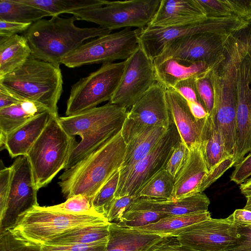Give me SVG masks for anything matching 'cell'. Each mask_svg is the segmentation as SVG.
Masks as SVG:
<instances>
[{"label":"cell","instance_id":"obj_1","mask_svg":"<svg viewBox=\"0 0 251 251\" xmlns=\"http://www.w3.org/2000/svg\"><path fill=\"white\" fill-rule=\"evenodd\" d=\"M126 143L121 131L72 167L65 170L58 184L69 199L81 195L92 201L100 188L117 171L123 161Z\"/></svg>","mask_w":251,"mask_h":251},{"label":"cell","instance_id":"obj_2","mask_svg":"<svg viewBox=\"0 0 251 251\" xmlns=\"http://www.w3.org/2000/svg\"><path fill=\"white\" fill-rule=\"evenodd\" d=\"M74 16L62 18L54 16L33 24L22 35L26 39L34 58L60 65L63 59L88 39L111 33V30L98 27H77Z\"/></svg>","mask_w":251,"mask_h":251},{"label":"cell","instance_id":"obj_3","mask_svg":"<svg viewBox=\"0 0 251 251\" xmlns=\"http://www.w3.org/2000/svg\"><path fill=\"white\" fill-rule=\"evenodd\" d=\"M63 83L59 65L31 55L21 67L0 78V84L20 98L40 104L55 116Z\"/></svg>","mask_w":251,"mask_h":251},{"label":"cell","instance_id":"obj_4","mask_svg":"<svg viewBox=\"0 0 251 251\" xmlns=\"http://www.w3.org/2000/svg\"><path fill=\"white\" fill-rule=\"evenodd\" d=\"M53 115L26 156L29 162L36 187L48 185L65 169L70 155L77 142L69 135Z\"/></svg>","mask_w":251,"mask_h":251},{"label":"cell","instance_id":"obj_5","mask_svg":"<svg viewBox=\"0 0 251 251\" xmlns=\"http://www.w3.org/2000/svg\"><path fill=\"white\" fill-rule=\"evenodd\" d=\"M109 223L98 213L69 214L35 206L18 218L10 228L15 233L40 245L74 228Z\"/></svg>","mask_w":251,"mask_h":251},{"label":"cell","instance_id":"obj_6","mask_svg":"<svg viewBox=\"0 0 251 251\" xmlns=\"http://www.w3.org/2000/svg\"><path fill=\"white\" fill-rule=\"evenodd\" d=\"M160 1L107 0L103 5L77 10L71 14L77 20L92 22L111 30L132 27L144 29L152 20Z\"/></svg>","mask_w":251,"mask_h":251},{"label":"cell","instance_id":"obj_7","mask_svg":"<svg viewBox=\"0 0 251 251\" xmlns=\"http://www.w3.org/2000/svg\"><path fill=\"white\" fill-rule=\"evenodd\" d=\"M142 29L125 28L83 44L67 55L61 64L73 68L84 65L112 63L128 58L140 47Z\"/></svg>","mask_w":251,"mask_h":251},{"label":"cell","instance_id":"obj_8","mask_svg":"<svg viewBox=\"0 0 251 251\" xmlns=\"http://www.w3.org/2000/svg\"><path fill=\"white\" fill-rule=\"evenodd\" d=\"M125 65L126 60L103 63L99 69L73 85L66 116L80 113L110 100L119 86Z\"/></svg>","mask_w":251,"mask_h":251},{"label":"cell","instance_id":"obj_9","mask_svg":"<svg viewBox=\"0 0 251 251\" xmlns=\"http://www.w3.org/2000/svg\"><path fill=\"white\" fill-rule=\"evenodd\" d=\"M231 32H201L173 40L153 59L154 65L167 59L176 58L202 62L211 67L224 57L226 41Z\"/></svg>","mask_w":251,"mask_h":251},{"label":"cell","instance_id":"obj_10","mask_svg":"<svg viewBox=\"0 0 251 251\" xmlns=\"http://www.w3.org/2000/svg\"><path fill=\"white\" fill-rule=\"evenodd\" d=\"M249 20L236 16L207 18L203 21L191 25L161 28L148 26L142 30L140 43L153 60L162 52L164 46L173 40L201 32H231Z\"/></svg>","mask_w":251,"mask_h":251},{"label":"cell","instance_id":"obj_11","mask_svg":"<svg viewBox=\"0 0 251 251\" xmlns=\"http://www.w3.org/2000/svg\"><path fill=\"white\" fill-rule=\"evenodd\" d=\"M156 81L153 60L140 45L126 60L121 80L109 102L131 107Z\"/></svg>","mask_w":251,"mask_h":251},{"label":"cell","instance_id":"obj_12","mask_svg":"<svg viewBox=\"0 0 251 251\" xmlns=\"http://www.w3.org/2000/svg\"><path fill=\"white\" fill-rule=\"evenodd\" d=\"M11 167L10 185L5 210L0 218V232L11 228L20 215L39 205L38 190L26 155L18 157Z\"/></svg>","mask_w":251,"mask_h":251},{"label":"cell","instance_id":"obj_13","mask_svg":"<svg viewBox=\"0 0 251 251\" xmlns=\"http://www.w3.org/2000/svg\"><path fill=\"white\" fill-rule=\"evenodd\" d=\"M171 123L166 88L156 82L128 111L121 134L126 143L133 135L147 127L168 129Z\"/></svg>","mask_w":251,"mask_h":251},{"label":"cell","instance_id":"obj_14","mask_svg":"<svg viewBox=\"0 0 251 251\" xmlns=\"http://www.w3.org/2000/svg\"><path fill=\"white\" fill-rule=\"evenodd\" d=\"M176 237L182 245L197 251H226L236 243L239 235L238 226L228 216L198 223Z\"/></svg>","mask_w":251,"mask_h":251},{"label":"cell","instance_id":"obj_15","mask_svg":"<svg viewBox=\"0 0 251 251\" xmlns=\"http://www.w3.org/2000/svg\"><path fill=\"white\" fill-rule=\"evenodd\" d=\"M181 141L171 119L166 133L151 151L134 166L115 198L125 195L136 196L143 186L156 173L164 169L175 146Z\"/></svg>","mask_w":251,"mask_h":251},{"label":"cell","instance_id":"obj_16","mask_svg":"<svg viewBox=\"0 0 251 251\" xmlns=\"http://www.w3.org/2000/svg\"><path fill=\"white\" fill-rule=\"evenodd\" d=\"M207 18L198 0H161L148 27L161 28L191 25Z\"/></svg>","mask_w":251,"mask_h":251},{"label":"cell","instance_id":"obj_17","mask_svg":"<svg viewBox=\"0 0 251 251\" xmlns=\"http://www.w3.org/2000/svg\"><path fill=\"white\" fill-rule=\"evenodd\" d=\"M127 112L126 108L109 102L75 115L59 117L58 121L69 135L81 137L106 123L126 114Z\"/></svg>","mask_w":251,"mask_h":251},{"label":"cell","instance_id":"obj_18","mask_svg":"<svg viewBox=\"0 0 251 251\" xmlns=\"http://www.w3.org/2000/svg\"><path fill=\"white\" fill-rule=\"evenodd\" d=\"M166 97L171 118L181 141L188 149L197 143H201L205 118L196 119L192 114L186 100L174 88H166Z\"/></svg>","mask_w":251,"mask_h":251},{"label":"cell","instance_id":"obj_19","mask_svg":"<svg viewBox=\"0 0 251 251\" xmlns=\"http://www.w3.org/2000/svg\"><path fill=\"white\" fill-rule=\"evenodd\" d=\"M236 141L234 166L251 152V81L236 84Z\"/></svg>","mask_w":251,"mask_h":251},{"label":"cell","instance_id":"obj_20","mask_svg":"<svg viewBox=\"0 0 251 251\" xmlns=\"http://www.w3.org/2000/svg\"><path fill=\"white\" fill-rule=\"evenodd\" d=\"M189 149L188 159L175 179L172 200H177L200 193L201 185L209 173L201 143H197Z\"/></svg>","mask_w":251,"mask_h":251},{"label":"cell","instance_id":"obj_21","mask_svg":"<svg viewBox=\"0 0 251 251\" xmlns=\"http://www.w3.org/2000/svg\"><path fill=\"white\" fill-rule=\"evenodd\" d=\"M168 129L159 126L147 127L133 135L126 142L125 153L119 169L120 177L117 190L124 184L137 163L151 151Z\"/></svg>","mask_w":251,"mask_h":251},{"label":"cell","instance_id":"obj_22","mask_svg":"<svg viewBox=\"0 0 251 251\" xmlns=\"http://www.w3.org/2000/svg\"><path fill=\"white\" fill-rule=\"evenodd\" d=\"M209 204V198L202 192L177 200L140 197L129 208L150 210L173 216L208 211Z\"/></svg>","mask_w":251,"mask_h":251},{"label":"cell","instance_id":"obj_23","mask_svg":"<svg viewBox=\"0 0 251 251\" xmlns=\"http://www.w3.org/2000/svg\"><path fill=\"white\" fill-rule=\"evenodd\" d=\"M164 238L112 222L106 251H151Z\"/></svg>","mask_w":251,"mask_h":251},{"label":"cell","instance_id":"obj_24","mask_svg":"<svg viewBox=\"0 0 251 251\" xmlns=\"http://www.w3.org/2000/svg\"><path fill=\"white\" fill-rule=\"evenodd\" d=\"M53 115L45 111L34 117L10 133L3 147L12 158L26 155Z\"/></svg>","mask_w":251,"mask_h":251},{"label":"cell","instance_id":"obj_25","mask_svg":"<svg viewBox=\"0 0 251 251\" xmlns=\"http://www.w3.org/2000/svg\"><path fill=\"white\" fill-rule=\"evenodd\" d=\"M154 67L156 81L169 88H174L180 80L200 76L210 67L202 62L171 58L154 65Z\"/></svg>","mask_w":251,"mask_h":251},{"label":"cell","instance_id":"obj_26","mask_svg":"<svg viewBox=\"0 0 251 251\" xmlns=\"http://www.w3.org/2000/svg\"><path fill=\"white\" fill-rule=\"evenodd\" d=\"M45 111H49L41 104L30 100H24L18 104L0 109L1 150L6 136L10 133L34 117Z\"/></svg>","mask_w":251,"mask_h":251},{"label":"cell","instance_id":"obj_27","mask_svg":"<svg viewBox=\"0 0 251 251\" xmlns=\"http://www.w3.org/2000/svg\"><path fill=\"white\" fill-rule=\"evenodd\" d=\"M201 146L209 173L224 160L233 156L226 152L221 132L208 114L202 127Z\"/></svg>","mask_w":251,"mask_h":251},{"label":"cell","instance_id":"obj_28","mask_svg":"<svg viewBox=\"0 0 251 251\" xmlns=\"http://www.w3.org/2000/svg\"><path fill=\"white\" fill-rule=\"evenodd\" d=\"M211 218L208 211L189 214L167 216L142 227L134 228L141 231L165 237H176L190 226Z\"/></svg>","mask_w":251,"mask_h":251},{"label":"cell","instance_id":"obj_29","mask_svg":"<svg viewBox=\"0 0 251 251\" xmlns=\"http://www.w3.org/2000/svg\"><path fill=\"white\" fill-rule=\"evenodd\" d=\"M30 55L27 41L22 35L0 42V78L21 67Z\"/></svg>","mask_w":251,"mask_h":251},{"label":"cell","instance_id":"obj_30","mask_svg":"<svg viewBox=\"0 0 251 251\" xmlns=\"http://www.w3.org/2000/svg\"><path fill=\"white\" fill-rule=\"evenodd\" d=\"M110 223L98 224L69 230L44 244H92L108 240Z\"/></svg>","mask_w":251,"mask_h":251},{"label":"cell","instance_id":"obj_31","mask_svg":"<svg viewBox=\"0 0 251 251\" xmlns=\"http://www.w3.org/2000/svg\"><path fill=\"white\" fill-rule=\"evenodd\" d=\"M49 16L52 15L18 0H0V20L32 24Z\"/></svg>","mask_w":251,"mask_h":251},{"label":"cell","instance_id":"obj_32","mask_svg":"<svg viewBox=\"0 0 251 251\" xmlns=\"http://www.w3.org/2000/svg\"><path fill=\"white\" fill-rule=\"evenodd\" d=\"M50 13L54 16L69 13L90 7L100 6L105 4L104 0H18Z\"/></svg>","mask_w":251,"mask_h":251},{"label":"cell","instance_id":"obj_33","mask_svg":"<svg viewBox=\"0 0 251 251\" xmlns=\"http://www.w3.org/2000/svg\"><path fill=\"white\" fill-rule=\"evenodd\" d=\"M175 179L164 169L153 176L140 189L137 198L172 200Z\"/></svg>","mask_w":251,"mask_h":251},{"label":"cell","instance_id":"obj_34","mask_svg":"<svg viewBox=\"0 0 251 251\" xmlns=\"http://www.w3.org/2000/svg\"><path fill=\"white\" fill-rule=\"evenodd\" d=\"M166 217L160 212L129 208L117 223L122 226L138 228L154 223Z\"/></svg>","mask_w":251,"mask_h":251},{"label":"cell","instance_id":"obj_35","mask_svg":"<svg viewBox=\"0 0 251 251\" xmlns=\"http://www.w3.org/2000/svg\"><path fill=\"white\" fill-rule=\"evenodd\" d=\"M119 177L120 172L118 171L100 188L92 201L94 210L105 218L109 207L115 198Z\"/></svg>","mask_w":251,"mask_h":251},{"label":"cell","instance_id":"obj_36","mask_svg":"<svg viewBox=\"0 0 251 251\" xmlns=\"http://www.w3.org/2000/svg\"><path fill=\"white\" fill-rule=\"evenodd\" d=\"M0 251H43L41 245L15 233L11 229L0 232Z\"/></svg>","mask_w":251,"mask_h":251},{"label":"cell","instance_id":"obj_37","mask_svg":"<svg viewBox=\"0 0 251 251\" xmlns=\"http://www.w3.org/2000/svg\"><path fill=\"white\" fill-rule=\"evenodd\" d=\"M43 207L49 211L69 214L97 213L92 207L91 200L81 195L71 197L60 204Z\"/></svg>","mask_w":251,"mask_h":251},{"label":"cell","instance_id":"obj_38","mask_svg":"<svg viewBox=\"0 0 251 251\" xmlns=\"http://www.w3.org/2000/svg\"><path fill=\"white\" fill-rule=\"evenodd\" d=\"M189 154V149L181 141L174 148L164 169L175 179L184 166Z\"/></svg>","mask_w":251,"mask_h":251},{"label":"cell","instance_id":"obj_39","mask_svg":"<svg viewBox=\"0 0 251 251\" xmlns=\"http://www.w3.org/2000/svg\"><path fill=\"white\" fill-rule=\"evenodd\" d=\"M209 70L196 77V84L201 104L207 113L210 114L214 107V94L208 75Z\"/></svg>","mask_w":251,"mask_h":251},{"label":"cell","instance_id":"obj_40","mask_svg":"<svg viewBox=\"0 0 251 251\" xmlns=\"http://www.w3.org/2000/svg\"><path fill=\"white\" fill-rule=\"evenodd\" d=\"M198 0L203 8L208 18L237 17L235 15L230 0Z\"/></svg>","mask_w":251,"mask_h":251},{"label":"cell","instance_id":"obj_41","mask_svg":"<svg viewBox=\"0 0 251 251\" xmlns=\"http://www.w3.org/2000/svg\"><path fill=\"white\" fill-rule=\"evenodd\" d=\"M137 199L138 198L136 196L129 195L114 198L109 207L105 217L107 221L109 223L114 221L118 223Z\"/></svg>","mask_w":251,"mask_h":251},{"label":"cell","instance_id":"obj_42","mask_svg":"<svg viewBox=\"0 0 251 251\" xmlns=\"http://www.w3.org/2000/svg\"><path fill=\"white\" fill-rule=\"evenodd\" d=\"M107 241L88 244H42L41 246L43 251H106Z\"/></svg>","mask_w":251,"mask_h":251},{"label":"cell","instance_id":"obj_43","mask_svg":"<svg viewBox=\"0 0 251 251\" xmlns=\"http://www.w3.org/2000/svg\"><path fill=\"white\" fill-rule=\"evenodd\" d=\"M196 78V77H190L180 80L173 88L179 93L187 101L196 102L202 105L197 89Z\"/></svg>","mask_w":251,"mask_h":251},{"label":"cell","instance_id":"obj_44","mask_svg":"<svg viewBox=\"0 0 251 251\" xmlns=\"http://www.w3.org/2000/svg\"><path fill=\"white\" fill-rule=\"evenodd\" d=\"M12 175L11 167L0 171V218L4 214L8 196Z\"/></svg>","mask_w":251,"mask_h":251},{"label":"cell","instance_id":"obj_45","mask_svg":"<svg viewBox=\"0 0 251 251\" xmlns=\"http://www.w3.org/2000/svg\"><path fill=\"white\" fill-rule=\"evenodd\" d=\"M31 25V24L0 20V42L18 33H24Z\"/></svg>","mask_w":251,"mask_h":251},{"label":"cell","instance_id":"obj_46","mask_svg":"<svg viewBox=\"0 0 251 251\" xmlns=\"http://www.w3.org/2000/svg\"><path fill=\"white\" fill-rule=\"evenodd\" d=\"M234 166V170L230 176V180L237 184H241L251 176V152Z\"/></svg>","mask_w":251,"mask_h":251},{"label":"cell","instance_id":"obj_47","mask_svg":"<svg viewBox=\"0 0 251 251\" xmlns=\"http://www.w3.org/2000/svg\"><path fill=\"white\" fill-rule=\"evenodd\" d=\"M233 156H231L224 160L213 171L209 173L200 188V193H202L216 180L220 177L226 171L233 166Z\"/></svg>","mask_w":251,"mask_h":251},{"label":"cell","instance_id":"obj_48","mask_svg":"<svg viewBox=\"0 0 251 251\" xmlns=\"http://www.w3.org/2000/svg\"><path fill=\"white\" fill-rule=\"evenodd\" d=\"M239 237L226 251H251V226H238Z\"/></svg>","mask_w":251,"mask_h":251},{"label":"cell","instance_id":"obj_49","mask_svg":"<svg viewBox=\"0 0 251 251\" xmlns=\"http://www.w3.org/2000/svg\"><path fill=\"white\" fill-rule=\"evenodd\" d=\"M151 251H197L181 244L176 237H165Z\"/></svg>","mask_w":251,"mask_h":251},{"label":"cell","instance_id":"obj_50","mask_svg":"<svg viewBox=\"0 0 251 251\" xmlns=\"http://www.w3.org/2000/svg\"><path fill=\"white\" fill-rule=\"evenodd\" d=\"M24 100L0 84V109L18 104Z\"/></svg>","mask_w":251,"mask_h":251},{"label":"cell","instance_id":"obj_51","mask_svg":"<svg viewBox=\"0 0 251 251\" xmlns=\"http://www.w3.org/2000/svg\"><path fill=\"white\" fill-rule=\"evenodd\" d=\"M229 217L238 226H251V211L250 210L244 208L238 209Z\"/></svg>","mask_w":251,"mask_h":251},{"label":"cell","instance_id":"obj_52","mask_svg":"<svg viewBox=\"0 0 251 251\" xmlns=\"http://www.w3.org/2000/svg\"><path fill=\"white\" fill-rule=\"evenodd\" d=\"M187 102L192 114L196 119H202L207 116L208 113L201 104L191 101Z\"/></svg>","mask_w":251,"mask_h":251},{"label":"cell","instance_id":"obj_53","mask_svg":"<svg viewBox=\"0 0 251 251\" xmlns=\"http://www.w3.org/2000/svg\"><path fill=\"white\" fill-rule=\"evenodd\" d=\"M240 190L246 198L251 197V177L240 184Z\"/></svg>","mask_w":251,"mask_h":251},{"label":"cell","instance_id":"obj_54","mask_svg":"<svg viewBox=\"0 0 251 251\" xmlns=\"http://www.w3.org/2000/svg\"><path fill=\"white\" fill-rule=\"evenodd\" d=\"M247 201L244 208L251 211V197L246 198Z\"/></svg>","mask_w":251,"mask_h":251}]
</instances>
